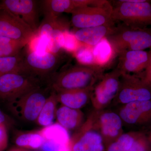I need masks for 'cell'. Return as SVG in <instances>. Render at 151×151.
<instances>
[{
	"label": "cell",
	"instance_id": "obj_1",
	"mask_svg": "<svg viewBox=\"0 0 151 151\" xmlns=\"http://www.w3.org/2000/svg\"><path fill=\"white\" fill-rule=\"evenodd\" d=\"M105 68L98 65L72 66L59 73L52 84L55 92L93 87L104 74Z\"/></svg>",
	"mask_w": 151,
	"mask_h": 151
},
{
	"label": "cell",
	"instance_id": "obj_2",
	"mask_svg": "<svg viewBox=\"0 0 151 151\" xmlns=\"http://www.w3.org/2000/svg\"><path fill=\"white\" fill-rule=\"evenodd\" d=\"M115 55L125 50H144L151 49L150 28H134L125 25L116 27L106 38Z\"/></svg>",
	"mask_w": 151,
	"mask_h": 151
},
{
	"label": "cell",
	"instance_id": "obj_3",
	"mask_svg": "<svg viewBox=\"0 0 151 151\" xmlns=\"http://www.w3.org/2000/svg\"><path fill=\"white\" fill-rule=\"evenodd\" d=\"M112 17L113 21L134 28L145 29L151 26L150 1L141 0L130 2L127 0L113 1Z\"/></svg>",
	"mask_w": 151,
	"mask_h": 151
},
{
	"label": "cell",
	"instance_id": "obj_4",
	"mask_svg": "<svg viewBox=\"0 0 151 151\" xmlns=\"http://www.w3.org/2000/svg\"><path fill=\"white\" fill-rule=\"evenodd\" d=\"M47 88L41 86L8 103L9 108L19 119L36 122L48 96Z\"/></svg>",
	"mask_w": 151,
	"mask_h": 151
},
{
	"label": "cell",
	"instance_id": "obj_5",
	"mask_svg": "<svg viewBox=\"0 0 151 151\" xmlns=\"http://www.w3.org/2000/svg\"><path fill=\"white\" fill-rule=\"evenodd\" d=\"M124 127L131 131L147 132L151 127V100L132 102L119 106L116 111Z\"/></svg>",
	"mask_w": 151,
	"mask_h": 151
},
{
	"label": "cell",
	"instance_id": "obj_6",
	"mask_svg": "<svg viewBox=\"0 0 151 151\" xmlns=\"http://www.w3.org/2000/svg\"><path fill=\"white\" fill-rule=\"evenodd\" d=\"M151 100V86L137 75L122 73L119 91L112 104L118 106L138 101Z\"/></svg>",
	"mask_w": 151,
	"mask_h": 151
},
{
	"label": "cell",
	"instance_id": "obj_7",
	"mask_svg": "<svg viewBox=\"0 0 151 151\" xmlns=\"http://www.w3.org/2000/svg\"><path fill=\"white\" fill-rule=\"evenodd\" d=\"M121 75L122 72L116 67L104 73L95 84L90 99L93 109L104 110L112 104L119 91Z\"/></svg>",
	"mask_w": 151,
	"mask_h": 151
},
{
	"label": "cell",
	"instance_id": "obj_8",
	"mask_svg": "<svg viewBox=\"0 0 151 151\" xmlns=\"http://www.w3.org/2000/svg\"><path fill=\"white\" fill-rule=\"evenodd\" d=\"M40 86L36 77L22 73L6 74L0 77V100L9 103Z\"/></svg>",
	"mask_w": 151,
	"mask_h": 151
},
{
	"label": "cell",
	"instance_id": "obj_9",
	"mask_svg": "<svg viewBox=\"0 0 151 151\" xmlns=\"http://www.w3.org/2000/svg\"><path fill=\"white\" fill-rule=\"evenodd\" d=\"M113 6L107 1L96 6H86L76 9L71 13V22L78 29L98 26L114 22L112 17Z\"/></svg>",
	"mask_w": 151,
	"mask_h": 151
},
{
	"label": "cell",
	"instance_id": "obj_10",
	"mask_svg": "<svg viewBox=\"0 0 151 151\" xmlns=\"http://www.w3.org/2000/svg\"><path fill=\"white\" fill-rule=\"evenodd\" d=\"M89 116L93 126L102 136L106 148L124 134L123 122L117 112L106 109H93Z\"/></svg>",
	"mask_w": 151,
	"mask_h": 151
},
{
	"label": "cell",
	"instance_id": "obj_11",
	"mask_svg": "<svg viewBox=\"0 0 151 151\" xmlns=\"http://www.w3.org/2000/svg\"><path fill=\"white\" fill-rule=\"evenodd\" d=\"M68 148L69 151H105L103 138L93 126L90 116L70 137Z\"/></svg>",
	"mask_w": 151,
	"mask_h": 151
},
{
	"label": "cell",
	"instance_id": "obj_12",
	"mask_svg": "<svg viewBox=\"0 0 151 151\" xmlns=\"http://www.w3.org/2000/svg\"><path fill=\"white\" fill-rule=\"evenodd\" d=\"M60 62V56L48 51L38 53L28 51L24 55L25 74L36 77H43L56 69Z\"/></svg>",
	"mask_w": 151,
	"mask_h": 151
},
{
	"label": "cell",
	"instance_id": "obj_13",
	"mask_svg": "<svg viewBox=\"0 0 151 151\" xmlns=\"http://www.w3.org/2000/svg\"><path fill=\"white\" fill-rule=\"evenodd\" d=\"M35 34L20 18L0 7V36L27 44Z\"/></svg>",
	"mask_w": 151,
	"mask_h": 151
},
{
	"label": "cell",
	"instance_id": "obj_14",
	"mask_svg": "<svg viewBox=\"0 0 151 151\" xmlns=\"http://www.w3.org/2000/svg\"><path fill=\"white\" fill-rule=\"evenodd\" d=\"M36 4L33 0H4L0 7L20 18L36 33L39 26Z\"/></svg>",
	"mask_w": 151,
	"mask_h": 151
},
{
	"label": "cell",
	"instance_id": "obj_15",
	"mask_svg": "<svg viewBox=\"0 0 151 151\" xmlns=\"http://www.w3.org/2000/svg\"><path fill=\"white\" fill-rule=\"evenodd\" d=\"M117 55V68L122 73L139 74L146 69L148 63V52L145 50H125Z\"/></svg>",
	"mask_w": 151,
	"mask_h": 151
},
{
	"label": "cell",
	"instance_id": "obj_16",
	"mask_svg": "<svg viewBox=\"0 0 151 151\" xmlns=\"http://www.w3.org/2000/svg\"><path fill=\"white\" fill-rule=\"evenodd\" d=\"M116 27L115 22H113L98 26L80 29L73 33L81 43L94 47L103 39L112 34Z\"/></svg>",
	"mask_w": 151,
	"mask_h": 151
},
{
	"label": "cell",
	"instance_id": "obj_17",
	"mask_svg": "<svg viewBox=\"0 0 151 151\" xmlns=\"http://www.w3.org/2000/svg\"><path fill=\"white\" fill-rule=\"evenodd\" d=\"M94 0H45L42 2L45 16L58 17L63 13H70L76 9L92 6Z\"/></svg>",
	"mask_w": 151,
	"mask_h": 151
},
{
	"label": "cell",
	"instance_id": "obj_18",
	"mask_svg": "<svg viewBox=\"0 0 151 151\" xmlns=\"http://www.w3.org/2000/svg\"><path fill=\"white\" fill-rule=\"evenodd\" d=\"M93 88V86L85 89L55 92L58 102L66 107L81 110L90 102Z\"/></svg>",
	"mask_w": 151,
	"mask_h": 151
},
{
	"label": "cell",
	"instance_id": "obj_19",
	"mask_svg": "<svg viewBox=\"0 0 151 151\" xmlns=\"http://www.w3.org/2000/svg\"><path fill=\"white\" fill-rule=\"evenodd\" d=\"M56 119L60 127L66 130L70 131H76L85 121L84 113L81 110L62 105L57 110Z\"/></svg>",
	"mask_w": 151,
	"mask_h": 151
},
{
	"label": "cell",
	"instance_id": "obj_20",
	"mask_svg": "<svg viewBox=\"0 0 151 151\" xmlns=\"http://www.w3.org/2000/svg\"><path fill=\"white\" fill-rule=\"evenodd\" d=\"M44 142L42 130L19 133L14 139L18 148L28 150H40Z\"/></svg>",
	"mask_w": 151,
	"mask_h": 151
},
{
	"label": "cell",
	"instance_id": "obj_21",
	"mask_svg": "<svg viewBox=\"0 0 151 151\" xmlns=\"http://www.w3.org/2000/svg\"><path fill=\"white\" fill-rule=\"evenodd\" d=\"M58 103L56 92L53 90L46 99L36 123L42 127H47L51 126L56 118Z\"/></svg>",
	"mask_w": 151,
	"mask_h": 151
},
{
	"label": "cell",
	"instance_id": "obj_22",
	"mask_svg": "<svg viewBox=\"0 0 151 151\" xmlns=\"http://www.w3.org/2000/svg\"><path fill=\"white\" fill-rule=\"evenodd\" d=\"M69 25L68 22L60 18L59 16H45V18L38 28L36 33L47 43L55 30L59 27Z\"/></svg>",
	"mask_w": 151,
	"mask_h": 151
},
{
	"label": "cell",
	"instance_id": "obj_23",
	"mask_svg": "<svg viewBox=\"0 0 151 151\" xmlns=\"http://www.w3.org/2000/svg\"><path fill=\"white\" fill-rule=\"evenodd\" d=\"M22 52L14 56L0 57V77L9 73L25 74Z\"/></svg>",
	"mask_w": 151,
	"mask_h": 151
},
{
	"label": "cell",
	"instance_id": "obj_24",
	"mask_svg": "<svg viewBox=\"0 0 151 151\" xmlns=\"http://www.w3.org/2000/svg\"><path fill=\"white\" fill-rule=\"evenodd\" d=\"M93 52L96 65L103 68L115 55L106 38L93 47Z\"/></svg>",
	"mask_w": 151,
	"mask_h": 151
},
{
	"label": "cell",
	"instance_id": "obj_25",
	"mask_svg": "<svg viewBox=\"0 0 151 151\" xmlns=\"http://www.w3.org/2000/svg\"><path fill=\"white\" fill-rule=\"evenodd\" d=\"M143 131H129L124 133L106 147L105 151H128Z\"/></svg>",
	"mask_w": 151,
	"mask_h": 151
},
{
	"label": "cell",
	"instance_id": "obj_26",
	"mask_svg": "<svg viewBox=\"0 0 151 151\" xmlns=\"http://www.w3.org/2000/svg\"><path fill=\"white\" fill-rule=\"evenodd\" d=\"M27 45L19 41L0 36V57L17 55Z\"/></svg>",
	"mask_w": 151,
	"mask_h": 151
},
{
	"label": "cell",
	"instance_id": "obj_27",
	"mask_svg": "<svg viewBox=\"0 0 151 151\" xmlns=\"http://www.w3.org/2000/svg\"><path fill=\"white\" fill-rule=\"evenodd\" d=\"M93 47L83 45L78 49L73 55L80 65H96L93 52Z\"/></svg>",
	"mask_w": 151,
	"mask_h": 151
},
{
	"label": "cell",
	"instance_id": "obj_28",
	"mask_svg": "<svg viewBox=\"0 0 151 151\" xmlns=\"http://www.w3.org/2000/svg\"><path fill=\"white\" fill-rule=\"evenodd\" d=\"M83 45L77 39L74 33L70 32L69 29L63 32L62 41L63 50L73 54Z\"/></svg>",
	"mask_w": 151,
	"mask_h": 151
},
{
	"label": "cell",
	"instance_id": "obj_29",
	"mask_svg": "<svg viewBox=\"0 0 151 151\" xmlns=\"http://www.w3.org/2000/svg\"><path fill=\"white\" fill-rule=\"evenodd\" d=\"M27 50L38 53L47 51V43L42 38L36 33L27 45Z\"/></svg>",
	"mask_w": 151,
	"mask_h": 151
},
{
	"label": "cell",
	"instance_id": "obj_30",
	"mask_svg": "<svg viewBox=\"0 0 151 151\" xmlns=\"http://www.w3.org/2000/svg\"><path fill=\"white\" fill-rule=\"evenodd\" d=\"M128 151H151V142L147 132H142Z\"/></svg>",
	"mask_w": 151,
	"mask_h": 151
},
{
	"label": "cell",
	"instance_id": "obj_31",
	"mask_svg": "<svg viewBox=\"0 0 151 151\" xmlns=\"http://www.w3.org/2000/svg\"><path fill=\"white\" fill-rule=\"evenodd\" d=\"M149 61L144 72L137 74L145 83L151 86V49L148 52Z\"/></svg>",
	"mask_w": 151,
	"mask_h": 151
},
{
	"label": "cell",
	"instance_id": "obj_32",
	"mask_svg": "<svg viewBox=\"0 0 151 151\" xmlns=\"http://www.w3.org/2000/svg\"><path fill=\"white\" fill-rule=\"evenodd\" d=\"M8 145V135L7 127L4 125H0V151H4Z\"/></svg>",
	"mask_w": 151,
	"mask_h": 151
},
{
	"label": "cell",
	"instance_id": "obj_33",
	"mask_svg": "<svg viewBox=\"0 0 151 151\" xmlns=\"http://www.w3.org/2000/svg\"><path fill=\"white\" fill-rule=\"evenodd\" d=\"M11 120L2 111L0 110V125H4L6 127L10 124Z\"/></svg>",
	"mask_w": 151,
	"mask_h": 151
},
{
	"label": "cell",
	"instance_id": "obj_34",
	"mask_svg": "<svg viewBox=\"0 0 151 151\" xmlns=\"http://www.w3.org/2000/svg\"><path fill=\"white\" fill-rule=\"evenodd\" d=\"M147 135L149 139H150V141L151 142V128L148 130L147 132Z\"/></svg>",
	"mask_w": 151,
	"mask_h": 151
},
{
	"label": "cell",
	"instance_id": "obj_35",
	"mask_svg": "<svg viewBox=\"0 0 151 151\" xmlns=\"http://www.w3.org/2000/svg\"><path fill=\"white\" fill-rule=\"evenodd\" d=\"M15 151H32L29 150H26V149L20 148H14Z\"/></svg>",
	"mask_w": 151,
	"mask_h": 151
},
{
	"label": "cell",
	"instance_id": "obj_36",
	"mask_svg": "<svg viewBox=\"0 0 151 151\" xmlns=\"http://www.w3.org/2000/svg\"><path fill=\"white\" fill-rule=\"evenodd\" d=\"M9 151H15L14 149V148L12 149V150H9Z\"/></svg>",
	"mask_w": 151,
	"mask_h": 151
},
{
	"label": "cell",
	"instance_id": "obj_37",
	"mask_svg": "<svg viewBox=\"0 0 151 151\" xmlns=\"http://www.w3.org/2000/svg\"><path fill=\"white\" fill-rule=\"evenodd\" d=\"M150 29L151 30V27L150 28Z\"/></svg>",
	"mask_w": 151,
	"mask_h": 151
}]
</instances>
